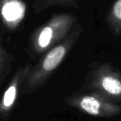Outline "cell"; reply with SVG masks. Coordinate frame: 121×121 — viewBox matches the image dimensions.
I'll list each match as a JSON object with an SVG mask.
<instances>
[{"mask_svg": "<svg viewBox=\"0 0 121 121\" xmlns=\"http://www.w3.org/2000/svg\"><path fill=\"white\" fill-rule=\"evenodd\" d=\"M66 103L91 116L109 118L121 114V106L96 95L72 96L66 100Z\"/></svg>", "mask_w": 121, "mask_h": 121, "instance_id": "3", "label": "cell"}, {"mask_svg": "<svg viewBox=\"0 0 121 121\" xmlns=\"http://www.w3.org/2000/svg\"><path fill=\"white\" fill-rule=\"evenodd\" d=\"M14 61V56L3 47L0 37V88L11 73Z\"/></svg>", "mask_w": 121, "mask_h": 121, "instance_id": "6", "label": "cell"}, {"mask_svg": "<svg viewBox=\"0 0 121 121\" xmlns=\"http://www.w3.org/2000/svg\"><path fill=\"white\" fill-rule=\"evenodd\" d=\"M114 16L119 20H121V0H117L113 7Z\"/></svg>", "mask_w": 121, "mask_h": 121, "instance_id": "9", "label": "cell"}, {"mask_svg": "<svg viewBox=\"0 0 121 121\" xmlns=\"http://www.w3.org/2000/svg\"><path fill=\"white\" fill-rule=\"evenodd\" d=\"M75 18L69 14L53 15L45 24L30 35L26 52L31 60L48 52L64 39L72 28Z\"/></svg>", "mask_w": 121, "mask_h": 121, "instance_id": "1", "label": "cell"}, {"mask_svg": "<svg viewBox=\"0 0 121 121\" xmlns=\"http://www.w3.org/2000/svg\"><path fill=\"white\" fill-rule=\"evenodd\" d=\"M33 65L26 64L15 71L0 97V120H8L17 103L22 87L28 76Z\"/></svg>", "mask_w": 121, "mask_h": 121, "instance_id": "4", "label": "cell"}, {"mask_svg": "<svg viewBox=\"0 0 121 121\" xmlns=\"http://www.w3.org/2000/svg\"><path fill=\"white\" fill-rule=\"evenodd\" d=\"M99 87L106 95L121 97V81L114 76H103L99 81Z\"/></svg>", "mask_w": 121, "mask_h": 121, "instance_id": "7", "label": "cell"}, {"mask_svg": "<svg viewBox=\"0 0 121 121\" xmlns=\"http://www.w3.org/2000/svg\"><path fill=\"white\" fill-rule=\"evenodd\" d=\"M73 39H75L74 35L69 36L61 43L49 49L35 65L32 66L28 76L22 85L21 94L28 95L33 93L45 86L52 73L64 61L73 45Z\"/></svg>", "mask_w": 121, "mask_h": 121, "instance_id": "2", "label": "cell"}, {"mask_svg": "<svg viewBox=\"0 0 121 121\" xmlns=\"http://www.w3.org/2000/svg\"><path fill=\"white\" fill-rule=\"evenodd\" d=\"M26 5L22 0H0V18L4 26L14 30L26 16Z\"/></svg>", "mask_w": 121, "mask_h": 121, "instance_id": "5", "label": "cell"}, {"mask_svg": "<svg viewBox=\"0 0 121 121\" xmlns=\"http://www.w3.org/2000/svg\"><path fill=\"white\" fill-rule=\"evenodd\" d=\"M76 4L77 0H34L32 9L35 15H38L51 7H75Z\"/></svg>", "mask_w": 121, "mask_h": 121, "instance_id": "8", "label": "cell"}]
</instances>
